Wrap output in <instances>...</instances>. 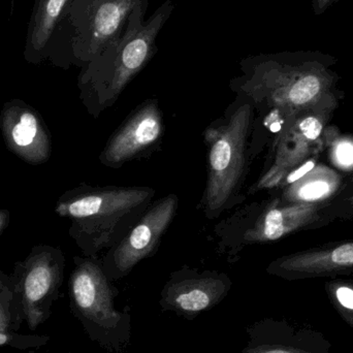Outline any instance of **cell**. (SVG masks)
Here are the masks:
<instances>
[{"label":"cell","instance_id":"2e32d148","mask_svg":"<svg viewBox=\"0 0 353 353\" xmlns=\"http://www.w3.org/2000/svg\"><path fill=\"white\" fill-rule=\"evenodd\" d=\"M303 136L308 140H316L323 130V125L316 118L308 117L303 120L299 125Z\"/></svg>","mask_w":353,"mask_h":353},{"label":"cell","instance_id":"7402d4cb","mask_svg":"<svg viewBox=\"0 0 353 353\" xmlns=\"http://www.w3.org/2000/svg\"><path fill=\"white\" fill-rule=\"evenodd\" d=\"M10 213L8 210L0 209V238L10 225Z\"/></svg>","mask_w":353,"mask_h":353},{"label":"cell","instance_id":"ffe728a7","mask_svg":"<svg viewBox=\"0 0 353 353\" xmlns=\"http://www.w3.org/2000/svg\"><path fill=\"white\" fill-rule=\"evenodd\" d=\"M337 157L343 165H350L353 163V147L350 144H342L338 148Z\"/></svg>","mask_w":353,"mask_h":353},{"label":"cell","instance_id":"9a60e30c","mask_svg":"<svg viewBox=\"0 0 353 353\" xmlns=\"http://www.w3.org/2000/svg\"><path fill=\"white\" fill-rule=\"evenodd\" d=\"M12 292L10 288V277L0 292V333H12V319L10 312Z\"/></svg>","mask_w":353,"mask_h":353},{"label":"cell","instance_id":"30bf717a","mask_svg":"<svg viewBox=\"0 0 353 353\" xmlns=\"http://www.w3.org/2000/svg\"><path fill=\"white\" fill-rule=\"evenodd\" d=\"M0 130L6 148L24 163L39 165L51 159V132L43 116L22 99L4 103Z\"/></svg>","mask_w":353,"mask_h":353},{"label":"cell","instance_id":"e0dca14e","mask_svg":"<svg viewBox=\"0 0 353 353\" xmlns=\"http://www.w3.org/2000/svg\"><path fill=\"white\" fill-rule=\"evenodd\" d=\"M331 261L338 265H353V243L345 244L335 249L331 254Z\"/></svg>","mask_w":353,"mask_h":353},{"label":"cell","instance_id":"3957f363","mask_svg":"<svg viewBox=\"0 0 353 353\" xmlns=\"http://www.w3.org/2000/svg\"><path fill=\"white\" fill-rule=\"evenodd\" d=\"M254 109L248 99L236 95L223 115L203 132L207 182L197 209L207 219H217L246 201L244 188L249 171V138L254 123Z\"/></svg>","mask_w":353,"mask_h":353},{"label":"cell","instance_id":"5b68a950","mask_svg":"<svg viewBox=\"0 0 353 353\" xmlns=\"http://www.w3.org/2000/svg\"><path fill=\"white\" fill-rule=\"evenodd\" d=\"M142 1L74 0L54 35L49 59L62 68H84L122 37Z\"/></svg>","mask_w":353,"mask_h":353},{"label":"cell","instance_id":"cb8c5ba5","mask_svg":"<svg viewBox=\"0 0 353 353\" xmlns=\"http://www.w3.org/2000/svg\"><path fill=\"white\" fill-rule=\"evenodd\" d=\"M14 0H12V4H10V16L12 14V10H14Z\"/></svg>","mask_w":353,"mask_h":353},{"label":"cell","instance_id":"8992f818","mask_svg":"<svg viewBox=\"0 0 353 353\" xmlns=\"http://www.w3.org/2000/svg\"><path fill=\"white\" fill-rule=\"evenodd\" d=\"M65 256L61 249L47 244L32 247L23 261H17L10 275L12 329L26 323L30 331L49 321L52 307L63 284Z\"/></svg>","mask_w":353,"mask_h":353},{"label":"cell","instance_id":"6da1fadb","mask_svg":"<svg viewBox=\"0 0 353 353\" xmlns=\"http://www.w3.org/2000/svg\"><path fill=\"white\" fill-rule=\"evenodd\" d=\"M174 8L172 0H165L145 20L148 0H143L132 10L122 37L82 68L78 79L80 99L92 117L99 118L115 105L124 89L153 59L157 37Z\"/></svg>","mask_w":353,"mask_h":353},{"label":"cell","instance_id":"52a82bcc","mask_svg":"<svg viewBox=\"0 0 353 353\" xmlns=\"http://www.w3.org/2000/svg\"><path fill=\"white\" fill-rule=\"evenodd\" d=\"M178 209L179 197L175 193L153 201L126 236L105 251L101 257V265L112 282L128 277L141 261L154 256Z\"/></svg>","mask_w":353,"mask_h":353},{"label":"cell","instance_id":"603a6c76","mask_svg":"<svg viewBox=\"0 0 353 353\" xmlns=\"http://www.w3.org/2000/svg\"><path fill=\"white\" fill-rule=\"evenodd\" d=\"M8 277H10V275H6L3 272L0 271V292H1L2 288L8 282Z\"/></svg>","mask_w":353,"mask_h":353},{"label":"cell","instance_id":"ba28073f","mask_svg":"<svg viewBox=\"0 0 353 353\" xmlns=\"http://www.w3.org/2000/svg\"><path fill=\"white\" fill-rule=\"evenodd\" d=\"M232 281L223 272L183 265L172 272L161 292L163 312H173L188 321L215 308L228 296Z\"/></svg>","mask_w":353,"mask_h":353},{"label":"cell","instance_id":"7a4b0ae2","mask_svg":"<svg viewBox=\"0 0 353 353\" xmlns=\"http://www.w3.org/2000/svg\"><path fill=\"white\" fill-rule=\"evenodd\" d=\"M148 186L80 184L58 199L55 213L70 220V238L84 256L95 257L119 243L154 201Z\"/></svg>","mask_w":353,"mask_h":353},{"label":"cell","instance_id":"ac0fdd59","mask_svg":"<svg viewBox=\"0 0 353 353\" xmlns=\"http://www.w3.org/2000/svg\"><path fill=\"white\" fill-rule=\"evenodd\" d=\"M329 191V186L325 182H315L303 187L300 196L305 199H319Z\"/></svg>","mask_w":353,"mask_h":353},{"label":"cell","instance_id":"277c9868","mask_svg":"<svg viewBox=\"0 0 353 353\" xmlns=\"http://www.w3.org/2000/svg\"><path fill=\"white\" fill-rule=\"evenodd\" d=\"M119 290L107 277L101 256H74L68 280L70 308L91 341L110 353H123L132 341V308L115 309Z\"/></svg>","mask_w":353,"mask_h":353},{"label":"cell","instance_id":"8fae6325","mask_svg":"<svg viewBox=\"0 0 353 353\" xmlns=\"http://www.w3.org/2000/svg\"><path fill=\"white\" fill-rule=\"evenodd\" d=\"M74 0H35L27 30L24 58L39 64L49 59L50 49L58 27Z\"/></svg>","mask_w":353,"mask_h":353},{"label":"cell","instance_id":"4fadbf2b","mask_svg":"<svg viewBox=\"0 0 353 353\" xmlns=\"http://www.w3.org/2000/svg\"><path fill=\"white\" fill-rule=\"evenodd\" d=\"M321 90V82L315 76H306L300 79L288 88L285 99L294 105L308 103Z\"/></svg>","mask_w":353,"mask_h":353},{"label":"cell","instance_id":"44dd1931","mask_svg":"<svg viewBox=\"0 0 353 353\" xmlns=\"http://www.w3.org/2000/svg\"><path fill=\"white\" fill-rule=\"evenodd\" d=\"M315 163L314 161H308V163H305L304 165L300 168V169L296 170V171L292 172L288 175V183H294L296 181L300 180L302 176L306 175L307 173L311 171V170L314 168Z\"/></svg>","mask_w":353,"mask_h":353},{"label":"cell","instance_id":"d6986e66","mask_svg":"<svg viewBox=\"0 0 353 353\" xmlns=\"http://www.w3.org/2000/svg\"><path fill=\"white\" fill-rule=\"evenodd\" d=\"M337 299L344 308L353 310V290L352 288H340L337 290Z\"/></svg>","mask_w":353,"mask_h":353},{"label":"cell","instance_id":"9c48e42d","mask_svg":"<svg viewBox=\"0 0 353 353\" xmlns=\"http://www.w3.org/2000/svg\"><path fill=\"white\" fill-rule=\"evenodd\" d=\"M165 118L155 99L141 103L111 134L99 155L101 165L121 169L126 163L150 157L161 147Z\"/></svg>","mask_w":353,"mask_h":353},{"label":"cell","instance_id":"7c38bea8","mask_svg":"<svg viewBox=\"0 0 353 353\" xmlns=\"http://www.w3.org/2000/svg\"><path fill=\"white\" fill-rule=\"evenodd\" d=\"M248 342L241 353H312L309 334L296 332L286 321L265 319L246 329Z\"/></svg>","mask_w":353,"mask_h":353},{"label":"cell","instance_id":"5bb4252c","mask_svg":"<svg viewBox=\"0 0 353 353\" xmlns=\"http://www.w3.org/2000/svg\"><path fill=\"white\" fill-rule=\"evenodd\" d=\"M51 338L45 335H22L17 332L0 333V348L12 347L18 350H39L45 346Z\"/></svg>","mask_w":353,"mask_h":353}]
</instances>
